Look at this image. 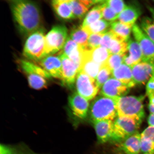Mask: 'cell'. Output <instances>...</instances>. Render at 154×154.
Masks as SVG:
<instances>
[{
    "mask_svg": "<svg viewBox=\"0 0 154 154\" xmlns=\"http://www.w3.org/2000/svg\"><path fill=\"white\" fill-rule=\"evenodd\" d=\"M153 1V2H154V1Z\"/></svg>",
    "mask_w": 154,
    "mask_h": 154,
    "instance_id": "7bdbcfd3",
    "label": "cell"
},
{
    "mask_svg": "<svg viewBox=\"0 0 154 154\" xmlns=\"http://www.w3.org/2000/svg\"><path fill=\"white\" fill-rule=\"evenodd\" d=\"M83 54L92 61L102 66L105 64L111 55L109 50L101 47L92 49H84Z\"/></svg>",
    "mask_w": 154,
    "mask_h": 154,
    "instance_id": "d6986e66",
    "label": "cell"
},
{
    "mask_svg": "<svg viewBox=\"0 0 154 154\" xmlns=\"http://www.w3.org/2000/svg\"><path fill=\"white\" fill-rule=\"evenodd\" d=\"M115 37L114 33L110 28L106 32L102 38L100 44V47L105 48L109 51Z\"/></svg>",
    "mask_w": 154,
    "mask_h": 154,
    "instance_id": "e575fe53",
    "label": "cell"
},
{
    "mask_svg": "<svg viewBox=\"0 0 154 154\" xmlns=\"http://www.w3.org/2000/svg\"><path fill=\"white\" fill-rule=\"evenodd\" d=\"M143 96H126L117 99L118 116L142 121L145 117Z\"/></svg>",
    "mask_w": 154,
    "mask_h": 154,
    "instance_id": "3957f363",
    "label": "cell"
},
{
    "mask_svg": "<svg viewBox=\"0 0 154 154\" xmlns=\"http://www.w3.org/2000/svg\"><path fill=\"white\" fill-rule=\"evenodd\" d=\"M149 109L150 113H154V104L149 103Z\"/></svg>",
    "mask_w": 154,
    "mask_h": 154,
    "instance_id": "60d3db41",
    "label": "cell"
},
{
    "mask_svg": "<svg viewBox=\"0 0 154 154\" xmlns=\"http://www.w3.org/2000/svg\"><path fill=\"white\" fill-rule=\"evenodd\" d=\"M112 77L130 88L136 85L133 78L131 68L124 63L112 71Z\"/></svg>",
    "mask_w": 154,
    "mask_h": 154,
    "instance_id": "e0dca14e",
    "label": "cell"
},
{
    "mask_svg": "<svg viewBox=\"0 0 154 154\" xmlns=\"http://www.w3.org/2000/svg\"><path fill=\"white\" fill-rule=\"evenodd\" d=\"M141 134L137 133L116 144V154H139L140 153Z\"/></svg>",
    "mask_w": 154,
    "mask_h": 154,
    "instance_id": "8fae6325",
    "label": "cell"
},
{
    "mask_svg": "<svg viewBox=\"0 0 154 154\" xmlns=\"http://www.w3.org/2000/svg\"><path fill=\"white\" fill-rule=\"evenodd\" d=\"M101 67V65L94 62L82 53V64L79 71L96 80Z\"/></svg>",
    "mask_w": 154,
    "mask_h": 154,
    "instance_id": "44dd1931",
    "label": "cell"
},
{
    "mask_svg": "<svg viewBox=\"0 0 154 154\" xmlns=\"http://www.w3.org/2000/svg\"><path fill=\"white\" fill-rule=\"evenodd\" d=\"M8 2L15 24L23 35L28 37L43 28L41 12L37 3L26 0Z\"/></svg>",
    "mask_w": 154,
    "mask_h": 154,
    "instance_id": "6da1fadb",
    "label": "cell"
},
{
    "mask_svg": "<svg viewBox=\"0 0 154 154\" xmlns=\"http://www.w3.org/2000/svg\"><path fill=\"white\" fill-rule=\"evenodd\" d=\"M113 122V134L110 142L116 144L139 132L142 122L128 117L117 116Z\"/></svg>",
    "mask_w": 154,
    "mask_h": 154,
    "instance_id": "5b68a950",
    "label": "cell"
},
{
    "mask_svg": "<svg viewBox=\"0 0 154 154\" xmlns=\"http://www.w3.org/2000/svg\"><path fill=\"white\" fill-rule=\"evenodd\" d=\"M62 65V79L63 84L69 87L74 85L79 70L75 63L68 57L60 52L59 54Z\"/></svg>",
    "mask_w": 154,
    "mask_h": 154,
    "instance_id": "30bf717a",
    "label": "cell"
},
{
    "mask_svg": "<svg viewBox=\"0 0 154 154\" xmlns=\"http://www.w3.org/2000/svg\"><path fill=\"white\" fill-rule=\"evenodd\" d=\"M51 5L56 14L59 18L64 20L75 19L72 12L68 0H54Z\"/></svg>",
    "mask_w": 154,
    "mask_h": 154,
    "instance_id": "ac0fdd59",
    "label": "cell"
},
{
    "mask_svg": "<svg viewBox=\"0 0 154 154\" xmlns=\"http://www.w3.org/2000/svg\"><path fill=\"white\" fill-rule=\"evenodd\" d=\"M142 14V11L138 5H126V7L119 15L118 19L122 23L133 27Z\"/></svg>",
    "mask_w": 154,
    "mask_h": 154,
    "instance_id": "2e32d148",
    "label": "cell"
},
{
    "mask_svg": "<svg viewBox=\"0 0 154 154\" xmlns=\"http://www.w3.org/2000/svg\"><path fill=\"white\" fill-rule=\"evenodd\" d=\"M130 88L113 78L107 81L101 88L100 95L117 99L126 96Z\"/></svg>",
    "mask_w": 154,
    "mask_h": 154,
    "instance_id": "9c48e42d",
    "label": "cell"
},
{
    "mask_svg": "<svg viewBox=\"0 0 154 154\" xmlns=\"http://www.w3.org/2000/svg\"><path fill=\"white\" fill-rule=\"evenodd\" d=\"M72 12L76 18L82 19L88 9L94 5L93 1L68 0Z\"/></svg>",
    "mask_w": 154,
    "mask_h": 154,
    "instance_id": "ffe728a7",
    "label": "cell"
},
{
    "mask_svg": "<svg viewBox=\"0 0 154 154\" xmlns=\"http://www.w3.org/2000/svg\"><path fill=\"white\" fill-rule=\"evenodd\" d=\"M68 103L73 114L80 119L87 117L89 103L88 101L75 92L69 96Z\"/></svg>",
    "mask_w": 154,
    "mask_h": 154,
    "instance_id": "7c38bea8",
    "label": "cell"
},
{
    "mask_svg": "<svg viewBox=\"0 0 154 154\" xmlns=\"http://www.w3.org/2000/svg\"><path fill=\"white\" fill-rule=\"evenodd\" d=\"M112 72L105 64L102 66L96 79V84L100 89L109 79L112 78Z\"/></svg>",
    "mask_w": 154,
    "mask_h": 154,
    "instance_id": "f546056e",
    "label": "cell"
},
{
    "mask_svg": "<svg viewBox=\"0 0 154 154\" xmlns=\"http://www.w3.org/2000/svg\"><path fill=\"white\" fill-rule=\"evenodd\" d=\"M25 74L27 78L29 85L32 88L40 90L47 88V79L34 72H29Z\"/></svg>",
    "mask_w": 154,
    "mask_h": 154,
    "instance_id": "cb8c5ba5",
    "label": "cell"
},
{
    "mask_svg": "<svg viewBox=\"0 0 154 154\" xmlns=\"http://www.w3.org/2000/svg\"><path fill=\"white\" fill-rule=\"evenodd\" d=\"M117 99L100 95L96 97L90 105L92 121H114L118 116Z\"/></svg>",
    "mask_w": 154,
    "mask_h": 154,
    "instance_id": "7a4b0ae2",
    "label": "cell"
},
{
    "mask_svg": "<svg viewBox=\"0 0 154 154\" xmlns=\"http://www.w3.org/2000/svg\"><path fill=\"white\" fill-rule=\"evenodd\" d=\"M132 28V27L123 24L119 21L112 23L110 28L117 37L127 42L130 39Z\"/></svg>",
    "mask_w": 154,
    "mask_h": 154,
    "instance_id": "603a6c76",
    "label": "cell"
},
{
    "mask_svg": "<svg viewBox=\"0 0 154 154\" xmlns=\"http://www.w3.org/2000/svg\"><path fill=\"white\" fill-rule=\"evenodd\" d=\"M98 142L103 144L110 141L113 134V121L103 120L92 121Z\"/></svg>",
    "mask_w": 154,
    "mask_h": 154,
    "instance_id": "5bb4252c",
    "label": "cell"
},
{
    "mask_svg": "<svg viewBox=\"0 0 154 154\" xmlns=\"http://www.w3.org/2000/svg\"><path fill=\"white\" fill-rule=\"evenodd\" d=\"M68 36L64 25L54 26L45 36L46 57L62 51Z\"/></svg>",
    "mask_w": 154,
    "mask_h": 154,
    "instance_id": "8992f818",
    "label": "cell"
},
{
    "mask_svg": "<svg viewBox=\"0 0 154 154\" xmlns=\"http://www.w3.org/2000/svg\"><path fill=\"white\" fill-rule=\"evenodd\" d=\"M140 27L152 41L154 43V20L147 17L140 19Z\"/></svg>",
    "mask_w": 154,
    "mask_h": 154,
    "instance_id": "f1b7e54d",
    "label": "cell"
},
{
    "mask_svg": "<svg viewBox=\"0 0 154 154\" xmlns=\"http://www.w3.org/2000/svg\"><path fill=\"white\" fill-rule=\"evenodd\" d=\"M104 4L95 5L87 13L82 23V28L88 26L103 18L102 11Z\"/></svg>",
    "mask_w": 154,
    "mask_h": 154,
    "instance_id": "d4e9b609",
    "label": "cell"
},
{
    "mask_svg": "<svg viewBox=\"0 0 154 154\" xmlns=\"http://www.w3.org/2000/svg\"><path fill=\"white\" fill-rule=\"evenodd\" d=\"M126 54H111L105 64L112 71L115 70L124 63V57Z\"/></svg>",
    "mask_w": 154,
    "mask_h": 154,
    "instance_id": "4dcf8cb0",
    "label": "cell"
},
{
    "mask_svg": "<svg viewBox=\"0 0 154 154\" xmlns=\"http://www.w3.org/2000/svg\"><path fill=\"white\" fill-rule=\"evenodd\" d=\"M112 23L108 22L104 19H101L96 21L90 26L83 28L90 34L94 33H101L107 31L111 27Z\"/></svg>",
    "mask_w": 154,
    "mask_h": 154,
    "instance_id": "4316f807",
    "label": "cell"
},
{
    "mask_svg": "<svg viewBox=\"0 0 154 154\" xmlns=\"http://www.w3.org/2000/svg\"><path fill=\"white\" fill-rule=\"evenodd\" d=\"M75 83L77 92L88 101L96 97L100 89L96 80L81 71L77 75Z\"/></svg>",
    "mask_w": 154,
    "mask_h": 154,
    "instance_id": "52a82bcc",
    "label": "cell"
},
{
    "mask_svg": "<svg viewBox=\"0 0 154 154\" xmlns=\"http://www.w3.org/2000/svg\"><path fill=\"white\" fill-rule=\"evenodd\" d=\"M15 154H41L34 152L26 146L22 145L14 148Z\"/></svg>",
    "mask_w": 154,
    "mask_h": 154,
    "instance_id": "8d00e7d4",
    "label": "cell"
},
{
    "mask_svg": "<svg viewBox=\"0 0 154 154\" xmlns=\"http://www.w3.org/2000/svg\"><path fill=\"white\" fill-rule=\"evenodd\" d=\"M107 32L90 34L88 40L87 47L85 49H92L100 47L102 38Z\"/></svg>",
    "mask_w": 154,
    "mask_h": 154,
    "instance_id": "1f68e13d",
    "label": "cell"
},
{
    "mask_svg": "<svg viewBox=\"0 0 154 154\" xmlns=\"http://www.w3.org/2000/svg\"><path fill=\"white\" fill-rule=\"evenodd\" d=\"M106 3L118 15L122 12L127 5L122 0L106 1Z\"/></svg>",
    "mask_w": 154,
    "mask_h": 154,
    "instance_id": "836d02e7",
    "label": "cell"
},
{
    "mask_svg": "<svg viewBox=\"0 0 154 154\" xmlns=\"http://www.w3.org/2000/svg\"><path fill=\"white\" fill-rule=\"evenodd\" d=\"M128 55L134 65L142 61V54L140 46L136 40L130 38L128 41Z\"/></svg>",
    "mask_w": 154,
    "mask_h": 154,
    "instance_id": "484cf974",
    "label": "cell"
},
{
    "mask_svg": "<svg viewBox=\"0 0 154 154\" xmlns=\"http://www.w3.org/2000/svg\"><path fill=\"white\" fill-rule=\"evenodd\" d=\"M102 13L103 18L108 22L112 23L118 19L119 15L106 4V2L104 4Z\"/></svg>",
    "mask_w": 154,
    "mask_h": 154,
    "instance_id": "d6a6232c",
    "label": "cell"
},
{
    "mask_svg": "<svg viewBox=\"0 0 154 154\" xmlns=\"http://www.w3.org/2000/svg\"><path fill=\"white\" fill-rule=\"evenodd\" d=\"M115 37L109 50L110 54H123L128 51V42Z\"/></svg>",
    "mask_w": 154,
    "mask_h": 154,
    "instance_id": "83f0119b",
    "label": "cell"
},
{
    "mask_svg": "<svg viewBox=\"0 0 154 154\" xmlns=\"http://www.w3.org/2000/svg\"><path fill=\"white\" fill-rule=\"evenodd\" d=\"M0 154H15L14 148L1 144L0 145Z\"/></svg>",
    "mask_w": 154,
    "mask_h": 154,
    "instance_id": "f35d334b",
    "label": "cell"
},
{
    "mask_svg": "<svg viewBox=\"0 0 154 154\" xmlns=\"http://www.w3.org/2000/svg\"><path fill=\"white\" fill-rule=\"evenodd\" d=\"M148 8L149 9L150 12H151L152 17H153L152 19L154 20V8L148 7Z\"/></svg>",
    "mask_w": 154,
    "mask_h": 154,
    "instance_id": "b9f144b4",
    "label": "cell"
},
{
    "mask_svg": "<svg viewBox=\"0 0 154 154\" xmlns=\"http://www.w3.org/2000/svg\"><path fill=\"white\" fill-rule=\"evenodd\" d=\"M142 135L150 138L154 143V126H149L141 134Z\"/></svg>",
    "mask_w": 154,
    "mask_h": 154,
    "instance_id": "74e56055",
    "label": "cell"
},
{
    "mask_svg": "<svg viewBox=\"0 0 154 154\" xmlns=\"http://www.w3.org/2000/svg\"><path fill=\"white\" fill-rule=\"evenodd\" d=\"M38 63L40 66L49 73L51 77L61 80L62 65L59 55L48 56Z\"/></svg>",
    "mask_w": 154,
    "mask_h": 154,
    "instance_id": "9a60e30c",
    "label": "cell"
},
{
    "mask_svg": "<svg viewBox=\"0 0 154 154\" xmlns=\"http://www.w3.org/2000/svg\"><path fill=\"white\" fill-rule=\"evenodd\" d=\"M45 32L43 27L28 37L23 50L27 60L38 63L46 57Z\"/></svg>",
    "mask_w": 154,
    "mask_h": 154,
    "instance_id": "277c9868",
    "label": "cell"
},
{
    "mask_svg": "<svg viewBox=\"0 0 154 154\" xmlns=\"http://www.w3.org/2000/svg\"><path fill=\"white\" fill-rule=\"evenodd\" d=\"M135 40L139 44L142 54V61L154 65V43L150 39L137 24L132 27Z\"/></svg>",
    "mask_w": 154,
    "mask_h": 154,
    "instance_id": "ba28073f",
    "label": "cell"
},
{
    "mask_svg": "<svg viewBox=\"0 0 154 154\" xmlns=\"http://www.w3.org/2000/svg\"><path fill=\"white\" fill-rule=\"evenodd\" d=\"M90 35L81 26L73 27L69 36L83 49H85L87 47L88 40Z\"/></svg>",
    "mask_w": 154,
    "mask_h": 154,
    "instance_id": "7402d4cb",
    "label": "cell"
},
{
    "mask_svg": "<svg viewBox=\"0 0 154 154\" xmlns=\"http://www.w3.org/2000/svg\"><path fill=\"white\" fill-rule=\"evenodd\" d=\"M146 95L150 103H154V71L146 86Z\"/></svg>",
    "mask_w": 154,
    "mask_h": 154,
    "instance_id": "d590c367",
    "label": "cell"
},
{
    "mask_svg": "<svg viewBox=\"0 0 154 154\" xmlns=\"http://www.w3.org/2000/svg\"><path fill=\"white\" fill-rule=\"evenodd\" d=\"M133 78L136 85H142L148 82L153 74L154 65L142 61L132 68Z\"/></svg>",
    "mask_w": 154,
    "mask_h": 154,
    "instance_id": "4fadbf2b",
    "label": "cell"
},
{
    "mask_svg": "<svg viewBox=\"0 0 154 154\" xmlns=\"http://www.w3.org/2000/svg\"><path fill=\"white\" fill-rule=\"evenodd\" d=\"M149 126H154V113H150L148 119Z\"/></svg>",
    "mask_w": 154,
    "mask_h": 154,
    "instance_id": "ab89813d",
    "label": "cell"
}]
</instances>
